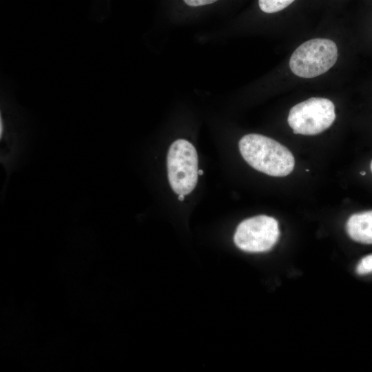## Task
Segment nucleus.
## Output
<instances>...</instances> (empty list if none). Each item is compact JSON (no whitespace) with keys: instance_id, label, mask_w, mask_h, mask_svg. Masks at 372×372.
Listing matches in <instances>:
<instances>
[{"instance_id":"nucleus-10","label":"nucleus","mask_w":372,"mask_h":372,"mask_svg":"<svg viewBox=\"0 0 372 372\" xmlns=\"http://www.w3.org/2000/svg\"><path fill=\"white\" fill-rule=\"evenodd\" d=\"M218 0H183L185 3L191 7H199L214 3Z\"/></svg>"},{"instance_id":"nucleus-8","label":"nucleus","mask_w":372,"mask_h":372,"mask_svg":"<svg viewBox=\"0 0 372 372\" xmlns=\"http://www.w3.org/2000/svg\"><path fill=\"white\" fill-rule=\"evenodd\" d=\"M295 0H258L260 10L265 13H275L291 5Z\"/></svg>"},{"instance_id":"nucleus-7","label":"nucleus","mask_w":372,"mask_h":372,"mask_svg":"<svg viewBox=\"0 0 372 372\" xmlns=\"http://www.w3.org/2000/svg\"><path fill=\"white\" fill-rule=\"evenodd\" d=\"M346 229L353 240L372 244V210L352 214L347 222Z\"/></svg>"},{"instance_id":"nucleus-9","label":"nucleus","mask_w":372,"mask_h":372,"mask_svg":"<svg viewBox=\"0 0 372 372\" xmlns=\"http://www.w3.org/2000/svg\"><path fill=\"white\" fill-rule=\"evenodd\" d=\"M359 274H366L372 272V254L368 255L361 259L357 267Z\"/></svg>"},{"instance_id":"nucleus-4","label":"nucleus","mask_w":372,"mask_h":372,"mask_svg":"<svg viewBox=\"0 0 372 372\" xmlns=\"http://www.w3.org/2000/svg\"><path fill=\"white\" fill-rule=\"evenodd\" d=\"M169 183L178 195H187L194 189L198 179V156L194 145L178 139L169 147L167 156Z\"/></svg>"},{"instance_id":"nucleus-12","label":"nucleus","mask_w":372,"mask_h":372,"mask_svg":"<svg viewBox=\"0 0 372 372\" xmlns=\"http://www.w3.org/2000/svg\"><path fill=\"white\" fill-rule=\"evenodd\" d=\"M198 175H203V172L202 170L200 169V170L198 171Z\"/></svg>"},{"instance_id":"nucleus-11","label":"nucleus","mask_w":372,"mask_h":372,"mask_svg":"<svg viewBox=\"0 0 372 372\" xmlns=\"http://www.w3.org/2000/svg\"><path fill=\"white\" fill-rule=\"evenodd\" d=\"M184 198H185V196L180 194V195H178V199L179 200H180V201H183V200H184Z\"/></svg>"},{"instance_id":"nucleus-3","label":"nucleus","mask_w":372,"mask_h":372,"mask_svg":"<svg viewBox=\"0 0 372 372\" xmlns=\"http://www.w3.org/2000/svg\"><path fill=\"white\" fill-rule=\"evenodd\" d=\"M337 59L335 42L316 38L304 42L294 50L289 59V68L299 77L314 78L331 68Z\"/></svg>"},{"instance_id":"nucleus-6","label":"nucleus","mask_w":372,"mask_h":372,"mask_svg":"<svg viewBox=\"0 0 372 372\" xmlns=\"http://www.w3.org/2000/svg\"><path fill=\"white\" fill-rule=\"evenodd\" d=\"M280 235L278 221L266 215L256 216L242 221L234 234V242L240 249L248 252L270 250Z\"/></svg>"},{"instance_id":"nucleus-13","label":"nucleus","mask_w":372,"mask_h":372,"mask_svg":"<svg viewBox=\"0 0 372 372\" xmlns=\"http://www.w3.org/2000/svg\"><path fill=\"white\" fill-rule=\"evenodd\" d=\"M360 174L364 176L366 174V172H360Z\"/></svg>"},{"instance_id":"nucleus-5","label":"nucleus","mask_w":372,"mask_h":372,"mask_svg":"<svg viewBox=\"0 0 372 372\" xmlns=\"http://www.w3.org/2000/svg\"><path fill=\"white\" fill-rule=\"evenodd\" d=\"M335 118V106L331 101L311 97L291 108L287 122L294 134L316 135L328 129Z\"/></svg>"},{"instance_id":"nucleus-14","label":"nucleus","mask_w":372,"mask_h":372,"mask_svg":"<svg viewBox=\"0 0 372 372\" xmlns=\"http://www.w3.org/2000/svg\"><path fill=\"white\" fill-rule=\"evenodd\" d=\"M370 168H371V172H372V160H371V161Z\"/></svg>"},{"instance_id":"nucleus-1","label":"nucleus","mask_w":372,"mask_h":372,"mask_svg":"<svg viewBox=\"0 0 372 372\" xmlns=\"http://www.w3.org/2000/svg\"><path fill=\"white\" fill-rule=\"evenodd\" d=\"M28 139V130L24 111L10 92L3 88L0 106V161L6 172L7 180L23 158Z\"/></svg>"},{"instance_id":"nucleus-2","label":"nucleus","mask_w":372,"mask_h":372,"mask_svg":"<svg viewBox=\"0 0 372 372\" xmlns=\"http://www.w3.org/2000/svg\"><path fill=\"white\" fill-rule=\"evenodd\" d=\"M243 158L255 169L271 176L282 177L293 169L292 153L278 141L267 136L249 134L239 141Z\"/></svg>"}]
</instances>
